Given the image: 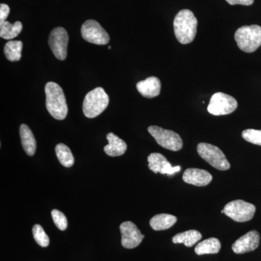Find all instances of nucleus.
Instances as JSON below:
<instances>
[{
  "label": "nucleus",
  "instance_id": "obj_18",
  "mask_svg": "<svg viewBox=\"0 0 261 261\" xmlns=\"http://www.w3.org/2000/svg\"><path fill=\"white\" fill-rule=\"evenodd\" d=\"M177 221V218L171 214H158L151 219L149 225L155 231H163L172 227Z\"/></svg>",
  "mask_w": 261,
  "mask_h": 261
},
{
  "label": "nucleus",
  "instance_id": "obj_11",
  "mask_svg": "<svg viewBox=\"0 0 261 261\" xmlns=\"http://www.w3.org/2000/svg\"><path fill=\"white\" fill-rule=\"evenodd\" d=\"M121 232L122 246L126 249L138 247L143 240L144 236L140 229L132 221H125L120 226Z\"/></svg>",
  "mask_w": 261,
  "mask_h": 261
},
{
  "label": "nucleus",
  "instance_id": "obj_5",
  "mask_svg": "<svg viewBox=\"0 0 261 261\" xmlns=\"http://www.w3.org/2000/svg\"><path fill=\"white\" fill-rule=\"evenodd\" d=\"M197 149L199 155L216 169L227 171L231 167L224 152L216 146L202 142L197 145Z\"/></svg>",
  "mask_w": 261,
  "mask_h": 261
},
{
  "label": "nucleus",
  "instance_id": "obj_29",
  "mask_svg": "<svg viewBox=\"0 0 261 261\" xmlns=\"http://www.w3.org/2000/svg\"><path fill=\"white\" fill-rule=\"evenodd\" d=\"M221 214H224V209H223V210L221 211Z\"/></svg>",
  "mask_w": 261,
  "mask_h": 261
},
{
  "label": "nucleus",
  "instance_id": "obj_26",
  "mask_svg": "<svg viewBox=\"0 0 261 261\" xmlns=\"http://www.w3.org/2000/svg\"><path fill=\"white\" fill-rule=\"evenodd\" d=\"M51 218L57 227L59 228L61 231H64L68 227V220L63 213L61 211L56 210L51 211Z\"/></svg>",
  "mask_w": 261,
  "mask_h": 261
},
{
  "label": "nucleus",
  "instance_id": "obj_27",
  "mask_svg": "<svg viewBox=\"0 0 261 261\" xmlns=\"http://www.w3.org/2000/svg\"><path fill=\"white\" fill-rule=\"evenodd\" d=\"M9 13L10 8L8 5H0V24L6 21V19L8 18V15H9Z\"/></svg>",
  "mask_w": 261,
  "mask_h": 261
},
{
  "label": "nucleus",
  "instance_id": "obj_2",
  "mask_svg": "<svg viewBox=\"0 0 261 261\" xmlns=\"http://www.w3.org/2000/svg\"><path fill=\"white\" fill-rule=\"evenodd\" d=\"M46 108L48 112L57 120H63L68 114V106L63 89L55 82L45 86Z\"/></svg>",
  "mask_w": 261,
  "mask_h": 261
},
{
  "label": "nucleus",
  "instance_id": "obj_8",
  "mask_svg": "<svg viewBox=\"0 0 261 261\" xmlns=\"http://www.w3.org/2000/svg\"><path fill=\"white\" fill-rule=\"evenodd\" d=\"M238 106V101L234 98L222 92H217L211 97L207 111L214 116H224L233 113Z\"/></svg>",
  "mask_w": 261,
  "mask_h": 261
},
{
  "label": "nucleus",
  "instance_id": "obj_1",
  "mask_svg": "<svg viewBox=\"0 0 261 261\" xmlns=\"http://www.w3.org/2000/svg\"><path fill=\"white\" fill-rule=\"evenodd\" d=\"M197 20L190 10L178 12L173 21L175 36L178 42L183 44L193 42L197 34Z\"/></svg>",
  "mask_w": 261,
  "mask_h": 261
},
{
  "label": "nucleus",
  "instance_id": "obj_24",
  "mask_svg": "<svg viewBox=\"0 0 261 261\" xmlns=\"http://www.w3.org/2000/svg\"><path fill=\"white\" fill-rule=\"evenodd\" d=\"M34 240L39 246L46 247L49 245V238L39 224L34 225L32 229Z\"/></svg>",
  "mask_w": 261,
  "mask_h": 261
},
{
  "label": "nucleus",
  "instance_id": "obj_3",
  "mask_svg": "<svg viewBox=\"0 0 261 261\" xmlns=\"http://www.w3.org/2000/svg\"><path fill=\"white\" fill-rule=\"evenodd\" d=\"M234 39L241 50L253 53L261 46V27L257 25L240 27L235 33Z\"/></svg>",
  "mask_w": 261,
  "mask_h": 261
},
{
  "label": "nucleus",
  "instance_id": "obj_15",
  "mask_svg": "<svg viewBox=\"0 0 261 261\" xmlns=\"http://www.w3.org/2000/svg\"><path fill=\"white\" fill-rule=\"evenodd\" d=\"M137 89L143 97L147 98L157 97L161 93V81L157 77H149L145 80L138 82L137 84Z\"/></svg>",
  "mask_w": 261,
  "mask_h": 261
},
{
  "label": "nucleus",
  "instance_id": "obj_16",
  "mask_svg": "<svg viewBox=\"0 0 261 261\" xmlns=\"http://www.w3.org/2000/svg\"><path fill=\"white\" fill-rule=\"evenodd\" d=\"M108 145L105 146L104 151L111 157L121 156L126 152L127 145L126 142L113 133L108 134Z\"/></svg>",
  "mask_w": 261,
  "mask_h": 261
},
{
  "label": "nucleus",
  "instance_id": "obj_20",
  "mask_svg": "<svg viewBox=\"0 0 261 261\" xmlns=\"http://www.w3.org/2000/svg\"><path fill=\"white\" fill-rule=\"evenodd\" d=\"M221 247V243L218 239L209 238L197 244L195 248V252L198 255L216 254L219 253Z\"/></svg>",
  "mask_w": 261,
  "mask_h": 261
},
{
  "label": "nucleus",
  "instance_id": "obj_9",
  "mask_svg": "<svg viewBox=\"0 0 261 261\" xmlns=\"http://www.w3.org/2000/svg\"><path fill=\"white\" fill-rule=\"evenodd\" d=\"M81 33L84 40L97 45H105L110 41L108 33L94 20H88L84 22Z\"/></svg>",
  "mask_w": 261,
  "mask_h": 261
},
{
  "label": "nucleus",
  "instance_id": "obj_4",
  "mask_svg": "<svg viewBox=\"0 0 261 261\" xmlns=\"http://www.w3.org/2000/svg\"><path fill=\"white\" fill-rule=\"evenodd\" d=\"M109 97L102 87L90 91L85 96L83 102L84 116L89 118H95L107 108Z\"/></svg>",
  "mask_w": 261,
  "mask_h": 261
},
{
  "label": "nucleus",
  "instance_id": "obj_28",
  "mask_svg": "<svg viewBox=\"0 0 261 261\" xmlns=\"http://www.w3.org/2000/svg\"><path fill=\"white\" fill-rule=\"evenodd\" d=\"M226 1L231 5H246V6L251 5L254 3V0H226Z\"/></svg>",
  "mask_w": 261,
  "mask_h": 261
},
{
  "label": "nucleus",
  "instance_id": "obj_23",
  "mask_svg": "<svg viewBox=\"0 0 261 261\" xmlns=\"http://www.w3.org/2000/svg\"><path fill=\"white\" fill-rule=\"evenodd\" d=\"M56 152L58 161L66 168H70L74 164V158L68 146L64 144H58L56 147Z\"/></svg>",
  "mask_w": 261,
  "mask_h": 261
},
{
  "label": "nucleus",
  "instance_id": "obj_13",
  "mask_svg": "<svg viewBox=\"0 0 261 261\" xmlns=\"http://www.w3.org/2000/svg\"><path fill=\"white\" fill-rule=\"evenodd\" d=\"M260 244V234L255 230L249 231L239 238L232 245V250L236 254H244L256 250Z\"/></svg>",
  "mask_w": 261,
  "mask_h": 261
},
{
  "label": "nucleus",
  "instance_id": "obj_17",
  "mask_svg": "<svg viewBox=\"0 0 261 261\" xmlns=\"http://www.w3.org/2000/svg\"><path fill=\"white\" fill-rule=\"evenodd\" d=\"M20 137L25 153L29 156L34 155L37 149V142L34 134L27 125L22 124L20 126Z\"/></svg>",
  "mask_w": 261,
  "mask_h": 261
},
{
  "label": "nucleus",
  "instance_id": "obj_12",
  "mask_svg": "<svg viewBox=\"0 0 261 261\" xmlns=\"http://www.w3.org/2000/svg\"><path fill=\"white\" fill-rule=\"evenodd\" d=\"M149 170L154 173H160L161 174H166L172 176L174 173L179 172L181 167L179 166H172L171 163L166 159L162 154L151 153L147 158Z\"/></svg>",
  "mask_w": 261,
  "mask_h": 261
},
{
  "label": "nucleus",
  "instance_id": "obj_7",
  "mask_svg": "<svg viewBox=\"0 0 261 261\" xmlns=\"http://www.w3.org/2000/svg\"><path fill=\"white\" fill-rule=\"evenodd\" d=\"M224 211L226 216L236 222H247L254 217L256 207L250 202L237 200L226 204Z\"/></svg>",
  "mask_w": 261,
  "mask_h": 261
},
{
  "label": "nucleus",
  "instance_id": "obj_21",
  "mask_svg": "<svg viewBox=\"0 0 261 261\" xmlns=\"http://www.w3.org/2000/svg\"><path fill=\"white\" fill-rule=\"evenodd\" d=\"M23 25L21 22L16 21L12 24L10 22L5 21L0 24V37L7 40H11L18 37L21 32Z\"/></svg>",
  "mask_w": 261,
  "mask_h": 261
},
{
  "label": "nucleus",
  "instance_id": "obj_25",
  "mask_svg": "<svg viewBox=\"0 0 261 261\" xmlns=\"http://www.w3.org/2000/svg\"><path fill=\"white\" fill-rule=\"evenodd\" d=\"M242 136L247 142L261 146V130L246 129L243 130Z\"/></svg>",
  "mask_w": 261,
  "mask_h": 261
},
{
  "label": "nucleus",
  "instance_id": "obj_6",
  "mask_svg": "<svg viewBox=\"0 0 261 261\" xmlns=\"http://www.w3.org/2000/svg\"><path fill=\"white\" fill-rule=\"evenodd\" d=\"M148 132L156 142L163 148L176 152L183 147L181 137L173 130L164 129L157 126H150L148 127Z\"/></svg>",
  "mask_w": 261,
  "mask_h": 261
},
{
  "label": "nucleus",
  "instance_id": "obj_10",
  "mask_svg": "<svg viewBox=\"0 0 261 261\" xmlns=\"http://www.w3.org/2000/svg\"><path fill=\"white\" fill-rule=\"evenodd\" d=\"M68 34L63 27H57L51 31L49 37V45L54 56L60 61L67 58Z\"/></svg>",
  "mask_w": 261,
  "mask_h": 261
},
{
  "label": "nucleus",
  "instance_id": "obj_14",
  "mask_svg": "<svg viewBox=\"0 0 261 261\" xmlns=\"http://www.w3.org/2000/svg\"><path fill=\"white\" fill-rule=\"evenodd\" d=\"M184 181L197 187H205L212 181L213 176L208 171L200 168H187L184 172Z\"/></svg>",
  "mask_w": 261,
  "mask_h": 261
},
{
  "label": "nucleus",
  "instance_id": "obj_22",
  "mask_svg": "<svg viewBox=\"0 0 261 261\" xmlns=\"http://www.w3.org/2000/svg\"><path fill=\"white\" fill-rule=\"evenodd\" d=\"M23 42L20 41H9L4 47L5 56L8 61H19L21 58V51Z\"/></svg>",
  "mask_w": 261,
  "mask_h": 261
},
{
  "label": "nucleus",
  "instance_id": "obj_30",
  "mask_svg": "<svg viewBox=\"0 0 261 261\" xmlns=\"http://www.w3.org/2000/svg\"><path fill=\"white\" fill-rule=\"evenodd\" d=\"M108 49H111V46H109V47H108Z\"/></svg>",
  "mask_w": 261,
  "mask_h": 261
},
{
  "label": "nucleus",
  "instance_id": "obj_19",
  "mask_svg": "<svg viewBox=\"0 0 261 261\" xmlns=\"http://www.w3.org/2000/svg\"><path fill=\"white\" fill-rule=\"evenodd\" d=\"M202 239V234L197 230H189L177 233L172 239L174 244H184L186 247H191Z\"/></svg>",
  "mask_w": 261,
  "mask_h": 261
}]
</instances>
